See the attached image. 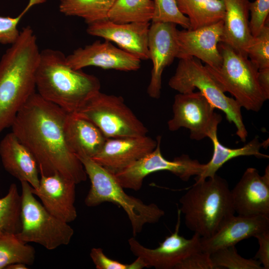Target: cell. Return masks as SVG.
Here are the masks:
<instances>
[{
  "instance_id": "obj_1",
  "label": "cell",
  "mask_w": 269,
  "mask_h": 269,
  "mask_svg": "<svg viewBox=\"0 0 269 269\" xmlns=\"http://www.w3.org/2000/svg\"><path fill=\"white\" fill-rule=\"evenodd\" d=\"M67 113L35 92L17 114L11 132L32 153L40 175L59 173L77 184L86 181L87 175L66 142Z\"/></svg>"
},
{
  "instance_id": "obj_2",
  "label": "cell",
  "mask_w": 269,
  "mask_h": 269,
  "mask_svg": "<svg viewBox=\"0 0 269 269\" xmlns=\"http://www.w3.org/2000/svg\"><path fill=\"white\" fill-rule=\"evenodd\" d=\"M40 51L30 26L0 60V133L11 126L19 110L35 92Z\"/></svg>"
},
{
  "instance_id": "obj_3",
  "label": "cell",
  "mask_w": 269,
  "mask_h": 269,
  "mask_svg": "<svg viewBox=\"0 0 269 269\" xmlns=\"http://www.w3.org/2000/svg\"><path fill=\"white\" fill-rule=\"evenodd\" d=\"M60 50L47 48L40 52L36 73V89L44 99L68 113L77 112L100 91L99 79L66 63Z\"/></svg>"
},
{
  "instance_id": "obj_4",
  "label": "cell",
  "mask_w": 269,
  "mask_h": 269,
  "mask_svg": "<svg viewBox=\"0 0 269 269\" xmlns=\"http://www.w3.org/2000/svg\"><path fill=\"white\" fill-rule=\"evenodd\" d=\"M179 199V210L189 230L207 238L212 236L235 212L227 181L216 174L195 181Z\"/></svg>"
},
{
  "instance_id": "obj_5",
  "label": "cell",
  "mask_w": 269,
  "mask_h": 269,
  "mask_svg": "<svg viewBox=\"0 0 269 269\" xmlns=\"http://www.w3.org/2000/svg\"><path fill=\"white\" fill-rule=\"evenodd\" d=\"M91 182L85 199V205L96 207L106 202L121 207L130 221L133 234L140 233L146 224H155L164 215V211L154 203L146 204L140 199L127 194L114 174L92 158L78 157Z\"/></svg>"
},
{
  "instance_id": "obj_6",
  "label": "cell",
  "mask_w": 269,
  "mask_h": 269,
  "mask_svg": "<svg viewBox=\"0 0 269 269\" xmlns=\"http://www.w3.org/2000/svg\"><path fill=\"white\" fill-rule=\"evenodd\" d=\"M168 85L179 93L198 89L215 108L224 112L226 119L234 123L236 134L245 142L248 132L241 113V107L234 98L226 95L220 84L201 60L193 57L180 59Z\"/></svg>"
},
{
  "instance_id": "obj_7",
  "label": "cell",
  "mask_w": 269,
  "mask_h": 269,
  "mask_svg": "<svg viewBox=\"0 0 269 269\" xmlns=\"http://www.w3.org/2000/svg\"><path fill=\"white\" fill-rule=\"evenodd\" d=\"M221 65L212 68L206 65L225 92L230 93L241 107L259 112L267 99L260 86L258 69L248 57L228 45L220 42Z\"/></svg>"
},
{
  "instance_id": "obj_8",
  "label": "cell",
  "mask_w": 269,
  "mask_h": 269,
  "mask_svg": "<svg viewBox=\"0 0 269 269\" xmlns=\"http://www.w3.org/2000/svg\"><path fill=\"white\" fill-rule=\"evenodd\" d=\"M20 231L16 234L25 243H35L48 250L69 244L74 234L68 224L49 213L34 197L31 185L21 181Z\"/></svg>"
},
{
  "instance_id": "obj_9",
  "label": "cell",
  "mask_w": 269,
  "mask_h": 269,
  "mask_svg": "<svg viewBox=\"0 0 269 269\" xmlns=\"http://www.w3.org/2000/svg\"><path fill=\"white\" fill-rule=\"evenodd\" d=\"M76 113L94 123L107 138L145 135L148 132L121 96L99 91Z\"/></svg>"
},
{
  "instance_id": "obj_10",
  "label": "cell",
  "mask_w": 269,
  "mask_h": 269,
  "mask_svg": "<svg viewBox=\"0 0 269 269\" xmlns=\"http://www.w3.org/2000/svg\"><path fill=\"white\" fill-rule=\"evenodd\" d=\"M161 136L158 135L156 146L152 151L114 174L124 188L138 191L146 176L158 171L170 172L184 181L192 176L201 174L205 164L191 159L187 154H182L172 160L164 158L161 152Z\"/></svg>"
},
{
  "instance_id": "obj_11",
  "label": "cell",
  "mask_w": 269,
  "mask_h": 269,
  "mask_svg": "<svg viewBox=\"0 0 269 269\" xmlns=\"http://www.w3.org/2000/svg\"><path fill=\"white\" fill-rule=\"evenodd\" d=\"M215 109L199 91L179 93L174 97L173 115L167 122L168 128L173 132L185 128L189 130L191 139L209 137L211 140L217 136L218 127L222 120Z\"/></svg>"
},
{
  "instance_id": "obj_12",
  "label": "cell",
  "mask_w": 269,
  "mask_h": 269,
  "mask_svg": "<svg viewBox=\"0 0 269 269\" xmlns=\"http://www.w3.org/2000/svg\"><path fill=\"white\" fill-rule=\"evenodd\" d=\"M177 221L174 232L165 237L156 248L149 249L142 245L134 237L128 240L132 253L139 258L145 268L156 269H175L176 266L190 254L200 251L201 236L196 233L190 239H186L179 234L180 214L178 210Z\"/></svg>"
},
{
  "instance_id": "obj_13",
  "label": "cell",
  "mask_w": 269,
  "mask_h": 269,
  "mask_svg": "<svg viewBox=\"0 0 269 269\" xmlns=\"http://www.w3.org/2000/svg\"><path fill=\"white\" fill-rule=\"evenodd\" d=\"M177 30L169 22H152L149 26L147 46L152 68L147 92L152 98H160L162 73L177 57Z\"/></svg>"
},
{
  "instance_id": "obj_14",
  "label": "cell",
  "mask_w": 269,
  "mask_h": 269,
  "mask_svg": "<svg viewBox=\"0 0 269 269\" xmlns=\"http://www.w3.org/2000/svg\"><path fill=\"white\" fill-rule=\"evenodd\" d=\"M66 61L70 67L75 70L95 66L104 69L131 71L140 68L141 60L105 40L103 42L96 40L75 49L66 57Z\"/></svg>"
},
{
  "instance_id": "obj_15",
  "label": "cell",
  "mask_w": 269,
  "mask_h": 269,
  "mask_svg": "<svg viewBox=\"0 0 269 269\" xmlns=\"http://www.w3.org/2000/svg\"><path fill=\"white\" fill-rule=\"evenodd\" d=\"M223 21L197 29L177 30L178 53L176 58L193 57L212 68L222 62L218 44L222 41Z\"/></svg>"
},
{
  "instance_id": "obj_16",
  "label": "cell",
  "mask_w": 269,
  "mask_h": 269,
  "mask_svg": "<svg viewBox=\"0 0 269 269\" xmlns=\"http://www.w3.org/2000/svg\"><path fill=\"white\" fill-rule=\"evenodd\" d=\"M231 193L238 215L269 217V165L263 176L257 169L248 168Z\"/></svg>"
},
{
  "instance_id": "obj_17",
  "label": "cell",
  "mask_w": 269,
  "mask_h": 269,
  "mask_svg": "<svg viewBox=\"0 0 269 269\" xmlns=\"http://www.w3.org/2000/svg\"><path fill=\"white\" fill-rule=\"evenodd\" d=\"M149 22L117 23L109 19L88 24L87 32L116 43L126 52L143 60L149 59L147 46Z\"/></svg>"
},
{
  "instance_id": "obj_18",
  "label": "cell",
  "mask_w": 269,
  "mask_h": 269,
  "mask_svg": "<svg viewBox=\"0 0 269 269\" xmlns=\"http://www.w3.org/2000/svg\"><path fill=\"white\" fill-rule=\"evenodd\" d=\"M156 140L145 135L107 138L92 159L115 174L152 151Z\"/></svg>"
},
{
  "instance_id": "obj_19",
  "label": "cell",
  "mask_w": 269,
  "mask_h": 269,
  "mask_svg": "<svg viewBox=\"0 0 269 269\" xmlns=\"http://www.w3.org/2000/svg\"><path fill=\"white\" fill-rule=\"evenodd\" d=\"M76 185L59 173L40 175L38 188L31 187V191L49 213L69 223L77 216L75 206Z\"/></svg>"
},
{
  "instance_id": "obj_20",
  "label": "cell",
  "mask_w": 269,
  "mask_h": 269,
  "mask_svg": "<svg viewBox=\"0 0 269 269\" xmlns=\"http://www.w3.org/2000/svg\"><path fill=\"white\" fill-rule=\"evenodd\" d=\"M268 231L269 217L233 215L212 236L201 237V251L210 254L220 249L235 246L243 240Z\"/></svg>"
},
{
  "instance_id": "obj_21",
  "label": "cell",
  "mask_w": 269,
  "mask_h": 269,
  "mask_svg": "<svg viewBox=\"0 0 269 269\" xmlns=\"http://www.w3.org/2000/svg\"><path fill=\"white\" fill-rule=\"evenodd\" d=\"M0 157L4 169L20 182H28L34 189L39 185L37 162L31 151L12 133L0 141Z\"/></svg>"
},
{
  "instance_id": "obj_22",
  "label": "cell",
  "mask_w": 269,
  "mask_h": 269,
  "mask_svg": "<svg viewBox=\"0 0 269 269\" xmlns=\"http://www.w3.org/2000/svg\"><path fill=\"white\" fill-rule=\"evenodd\" d=\"M64 133L68 147L77 157L92 158L100 151L107 139L94 123L76 113H67Z\"/></svg>"
},
{
  "instance_id": "obj_23",
  "label": "cell",
  "mask_w": 269,
  "mask_h": 269,
  "mask_svg": "<svg viewBox=\"0 0 269 269\" xmlns=\"http://www.w3.org/2000/svg\"><path fill=\"white\" fill-rule=\"evenodd\" d=\"M222 0L225 11L221 42L247 56V50L253 38L249 25L250 1L249 0Z\"/></svg>"
},
{
  "instance_id": "obj_24",
  "label": "cell",
  "mask_w": 269,
  "mask_h": 269,
  "mask_svg": "<svg viewBox=\"0 0 269 269\" xmlns=\"http://www.w3.org/2000/svg\"><path fill=\"white\" fill-rule=\"evenodd\" d=\"M213 144V153L210 160L205 164V169L195 181L212 177L223 164L234 158L241 156H254L259 158H267L269 155L262 153L260 149L265 146V142H260L257 136L255 137L243 146L231 148L222 144L217 136L211 139Z\"/></svg>"
},
{
  "instance_id": "obj_25",
  "label": "cell",
  "mask_w": 269,
  "mask_h": 269,
  "mask_svg": "<svg viewBox=\"0 0 269 269\" xmlns=\"http://www.w3.org/2000/svg\"><path fill=\"white\" fill-rule=\"evenodd\" d=\"M179 10L189 19V29L195 30L223 20L222 0H176Z\"/></svg>"
},
{
  "instance_id": "obj_26",
  "label": "cell",
  "mask_w": 269,
  "mask_h": 269,
  "mask_svg": "<svg viewBox=\"0 0 269 269\" xmlns=\"http://www.w3.org/2000/svg\"><path fill=\"white\" fill-rule=\"evenodd\" d=\"M116 0H60V11L66 16L82 18L87 24L108 19Z\"/></svg>"
},
{
  "instance_id": "obj_27",
  "label": "cell",
  "mask_w": 269,
  "mask_h": 269,
  "mask_svg": "<svg viewBox=\"0 0 269 269\" xmlns=\"http://www.w3.org/2000/svg\"><path fill=\"white\" fill-rule=\"evenodd\" d=\"M154 11L152 0H116L108 19L117 23L149 22Z\"/></svg>"
},
{
  "instance_id": "obj_28",
  "label": "cell",
  "mask_w": 269,
  "mask_h": 269,
  "mask_svg": "<svg viewBox=\"0 0 269 269\" xmlns=\"http://www.w3.org/2000/svg\"><path fill=\"white\" fill-rule=\"evenodd\" d=\"M35 259L34 248L18 238L16 234L0 237V269H5L15 263L32 265Z\"/></svg>"
},
{
  "instance_id": "obj_29",
  "label": "cell",
  "mask_w": 269,
  "mask_h": 269,
  "mask_svg": "<svg viewBox=\"0 0 269 269\" xmlns=\"http://www.w3.org/2000/svg\"><path fill=\"white\" fill-rule=\"evenodd\" d=\"M21 200L16 185L11 184L7 193L0 198V237L20 231Z\"/></svg>"
},
{
  "instance_id": "obj_30",
  "label": "cell",
  "mask_w": 269,
  "mask_h": 269,
  "mask_svg": "<svg viewBox=\"0 0 269 269\" xmlns=\"http://www.w3.org/2000/svg\"><path fill=\"white\" fill-rule=\"evenodd\" d=\"M210 257L216 269H264L259 261L241 257L235 246L218 249Z\"/></svg>"
},
{
  "instance_id": "obj_31",
  "label": "cell",
  "mask_w": 269,
  "mask_h": 269,
  "mask_svg": "<svg viewBox=\"0 0 269 269\" xmlns=\"http://www.w3.org/2000/svg\"><path fill=\"white\" fill-rule=\"evenodd\" d=\"M154 11L152 22H169L190 28L188 17L179 9L176 0H153Z\"/></svg>"
},
{
  "instance_id": "obj_32",
  "label": "cell",
  "mask_w": 269,
  "mask_h": 269,
  "mask_svg": "<svg viewBox=\"0 0 269 269\" xmlns=\"http://www.w3.org/2000/svg\"><path fill=\"white\" fill-rule=\"evenodd\" d=\"M258 70L269 68V26L267 22L259 34L253 37L246 52Z\"/></svg>"
},
{
  "instance_id": "obj_33",
  "label": "cell",
  "mask_w": 269,
  "mask_h": 269,
  "mask_svg": "<svg viewBox=\"0 0 269 269\" xmlns=\"http://www.w3.org/2000/svg\"><path fill=\"white\" fill-rule=\"evenodd\" d=\"M90 256L97 269H142L145 268V264L138 257L131 264L122 263L108 258L100 248H92Z\"/></svg>"
},
{
  "instance_id": "obj_34",
  "label": "cell",
  "mask_w": 269,
  "mask_h": 269,
  "mask_svg": "<svg viewBox=\"0 0 269 269\" xmlns=\"http://www.w3.org/2000/svg\"><path fill=\"white\" fill-rule=\"evenodd\" d=\"M249 10L250 31L252 35L255 37L269 22V0H256L250 2Z\"/></svg>"
},
{
  "instance_id": "obj_35",
  "label": "cell",
  "mask_w": 269,
  "mask_h": 269,
  "mask_svg": "<svg viewBox=\"0 0 269 269\" xmlns=\"http://www.w3.org/2000/svg\"><path fill=\"white\" fill-rule=\"evenodd\" d=\"M23 16L21 13L15 17L0 16V43L11 45L17 40V26Z\"/></svg>"
},
{
  "instance_id": "obj_36",
  "label": "cell",
  "mask_w": 269,
  "mask_h": 269,
  "mask_svg": "<svg viewBox=\"0 0 269 269\" xmlns=\"http://www.w3.org/2000/svg\"><path fill=\"white\" fill-rule=\"evenodd\" d=\"M175 269H216L210 254L203 251L194 252L179 263Z\"/></svg>"
},
{
  "instance_id": "obj_37",
  "label": "cell",
  "mask_w": 269,
  "mask_h": 269,
  "mask_svg": "<svg viewBox=\"0 0 269 269\" xmlns=\"http://www.w3.org/2000/svg\"><path fill=\"white\" fill-rule=\"evenodd\" d=\"M258 242L259 248L254 259L259 261L264 269H269V231L254 236Z\"/></svg>"
},
{
  "instance_id": "obj_38",
  "label": "cell",
  "mask_w": 269,
  "mask_h": 269,
  "mask_svg": "<svg viewBox=\"0 0 269 269\" xmlns=\"http://www.w3.org/2000/svg\"><path fill=\"white\" fill-rule=\"evenodd\" d=\"M258 80L267 100H268L269 99V68L259 70Z\"/></svg>"
},
{
  "instance_id": "obj_39",
  "label": "cell",
  "mask_w": 269,
  "mask_h": 269,
  "mask_svg": "<svg viewBox=\"0 0 269 269\" xmlns=\"http://www.w3.org/2000/svg\"><path fill=\"white\" fill-rule=\"evenodd\" d=\"M26 265L22 263H15L6 267L5 269H27Z\"/></svg>"
}]
</instances>
